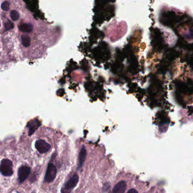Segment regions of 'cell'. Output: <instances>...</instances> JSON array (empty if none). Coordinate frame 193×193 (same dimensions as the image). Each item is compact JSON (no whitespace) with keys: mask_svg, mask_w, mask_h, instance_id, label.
I'll use <instances>...</instances> for the list:
<instances>
[{"mask_svg":"<svg viewBox=\"0 0 193 193\" xmlns=\"http://www.w3.org/2000/svg\"><path fill=\"white\" fill-rule=\"evenodd\" d=\"M0 172L5 176H10L13 173L12 163L9 159H3L0 164Z\"/></svg>","mask_w":193,"mask_h":193,"instance_id":"obj_1","label":"cell"},{"mask_svg":"<svg viewBox=\"0 0 193 193\" xmlns=\"http://www.w3.org/2000/svg\"><path fill=\"white\" fill-rule=\"evenodd\" d=\"M79 176L77 175H74L66 184L61 189V193H71L72 189L76 187L78 183Z\"/></svg>","mask_w":193,"mask_h":193,"instance_id":"obj_2","label":"cell"},{"mask_svg":"<svg viewBox=\"0 0 193 193\" xmlns=\"http://www.w3.org/2000/svg\"><path fill=\"white\" fill-rule=\"evenodd\" d=\"M57 174V169L56 167L54 166V164L49 163L48 166L47 172L45 174V181L47 182H51L52 181H53Z\"/></svg>","mask_w":193,"mask_h":193,"instance_id":"obj_3","label":"cell"},{"mask_svg":"<svg viewBox=\"0 0 193 193\" xmlns=\"http://www.w3.org/2000/svg\"><path fill=\"white\" fill-rule=\"evenodd\" d=\"M35 147L41 154H44L48 152L51 148V145L42 139H39L35 143Z\"/></svg>","mask_w":193,"mask_h":193,"instance_id":"obj_4","label":"cell"},{"mask_svg":"<svg viewBox=\"0 0 193 193\" xmlns=\"http://www.w3.org/2000/svg\"><path fill=\"white\" fill-rule=\"evenodd\" d=\"M31 172L30 167L22 166L18 170V180L20 183L23 182L28 177Z\"/></svg>","mask_w":193,"mask_h":193,"instance_id":"obj_5","label":"cell"},{"mask_svg":"<svg viewBox=\"0 0 193 193\" xmlns=\"http://www.w3.org/2000/svg\"><path fill=\"white\" fill-rule=\"evenodd\" d=\"M126 187V182L125 181H120L115 185L112 192L109 193H125Z\"/></svg>","mask_w":193,"mask_h":193,"instance_id":"obj_6","label":"cell"},{"mask_svg":"<svg viewBox=\"0 0 193 193\" xmlns=\"http://www.w3.org/2000/svg\"><path fill=\"white\" fill-rule=\"evenodd\" d=\"M87 156V151L85 147L83 146L79 153L78 162V169L81 168L85 163Z\"/></svg>","mask_w":193,"mask_h":193,"instance_id":"obj_7","label":"cell"},{"mask_svg":"<svg viewBox=\"0 0 193 193\" xmlns=\"http://www.w3.org/2000/svg\"><path fill=\"white\" fill-rule=\"evenodd\" d=\"M19 30L20 31L28 33L31 32L33 30V26L30 23H22L19 26Z\"/></svg>","mask_w":193,"mask_h":193,"instance_id":"obj_8","label":"cell"},{"mask_svg":"<svg viewBox=\"0 0 193 193\" xmlns=\"http://www.w3.org/2000/svg\"><path fill=\"white\" fill-rule=\"evenodd\" d=\"M27 126L29 127V135L31 136L35 133V131L39 126V124L37 121H32L28 123Z\"/></svg>","mask_w":193,"mask_h":193,"instance_id":"obj_9","label":"cell"},{"mask_svg":"<svg viewBox=\"0 0 193 193\" xmlns=\"http://www.w3.org/2000/svg\"><path fill=\"white\" fill-rule=\"evenodd\" d=\"M30 37L26 34H23L21 36V42L22 45L25 48H28L31 44Z\"/></svg>","mask_w":193,"mask_h":193,"instance_id":"obj_10","label":"cell"},{"mask_svg":"<svg viewBox=\"0 0 193 193\" xmlns=\"http://www.w3.org/2000/svg\"><path fill=\"white\" fill-rule=\"evenodd\" d=\"M10 17L13 21H17L19 19V14L17 11L12 10L10 12Z\"/></svg>","mask_w":193,"mask_h":193,"instance_id":"obj_11","label":"cell"},{"mask_svg":"<svg viewBox=\"0 0 193 193\" xmlns=\"http://www.w3.org/2000/svg\"><path fill=\"white\" fill-rule=\"evenodd\" d=\"M4 27L5 31L10 30L14 28V24L12 22L7 21L4 23Z\"/></svg>","mask_w":193,"mask_h":193,"instance_id":"obj_12","label":"cell"},{"mask_svg":"<svg viewBox=\"0 0 193 193\" xmlns=\"http://www.w3.org/2000/svg\"><path fill=\"white\" fill-rule=\"evenodd\" d=\"M1 7L3 11H8L10 9V4H9V2H7V1L3 2L2 3H1Z\"/></svg>","mask_w":193,"mask_h":193,"instance_id":"obj_13","label":"cell"},{"mask_svg":"<svg viewBox=\"0 0 193 193\" xmlns=\"http://www.w3.org/2000/svg\"><path fill=\"white\" fill-rule=\"evenodd\" d=\"M109 186H110V185L108 183H106L104 185L103 187V190L104 191V192H105L106 190H108Z\"/></svg>","mask_w":193,"mask_h":193,"instance_id":"obj_14","label":"cell"},{"mask_svg":"<svg viewBox=\"0 0 193 193\" xmlns=\"http://www.w3.org/2000/svg\"><path fill=\"white\" fill-rule=\"evenodd\" d=\"M127 193H138L137 190H136L134 189H131L130 190L128 191V192Z\"/></svg>","mask_w":193,"mask_h":193,"instance_id":"obj_15","label":"cell"},{"mask_svg":"<svg viewBox=\"0 0 193 193\" xmlns=\"http://www.w3.org/2000/svg\"><path fill=\"white\" fill-rule=\"evenodd\" d=\"M0 27H1V21H0Z\"/></svg>","mask_w":193,"mask_h":193,"instance_id":"obj_16","label":"cell"},{"mask_svg":"<svg viewBox=\"0 0 193 193\" xmlns=\"http://www.w3.org/2000/svg\"></svg>","mask_w":193,"mask_h":193,"instance_id":"obj_17","label":"cell"}]
</instances>
